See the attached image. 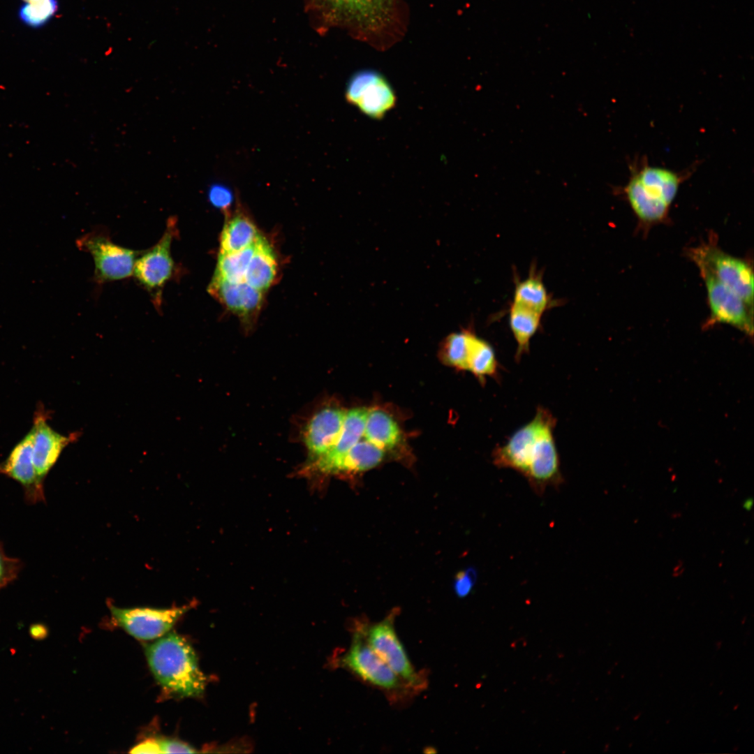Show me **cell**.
I'll list each match as a JSON object with an SVG mask.
<instances>
[{"mask_svg":"<svg viewBox=\"0 0 754 754\" xmlns=\"http://www.w3.org/2000/svg\"><path fill=\"white\" fill-rule=\"evenodd\" d=\"M346 99L364 115L380 119L396 104V94L379 73L364 71L355 74L346 89Z\"/></svg>","mask_w":754,"mask_h":754,"instance_id":"cell-9","label":"cell"},{"mask_svg":"<svg viewBox=\"0 0 754 754\" xmlns=\"http://www.w3.org/2000/svg\"><path fill=\"white\" fill-rule=\"evenodd\" d=\"M472 334V331L465 330L448 336L441 350L443 362L456 369L467 371V356Z\"/></svg>","mask_w":754,"mask_h":754,"instance_id":"cell-25","label":"cell"},{"mask_svg":"<svg viewBox=\"0 0 754 754\" xmlns=\"http://www.w3.org/2000/svg\"><path fill=\"white\" fill-rule=\"evenodd\" d=\"M346 411L337 406H326L316 412L307 422L303 441L309 461L327 452L338 440L343 428Z\"/></svg>","mask_w":754,"mask_h":754,"instance_id":"cell-15","label":"cell"},{"mask_svg":"<svg viewBox=\"0 0 754 754\" xmlns=\"http://www.w3.org/2000/svg\"><path fill=\"white\" fill-rule=\"evenodd\" d=\"M78 246L90 253L95 265V278L99 282L120 280L133 273L136 259L142 251L114 244L108 235L90 233L78 240Z\"/></svg>","mask_w":754,"mask_h":754,"instance_id":"cell-7","label":"cell"},{"mask_svg":"<svg viewBox=\"0 0 754 754\" xmlns=\"http://www.w3.org/2000/svg\"><path fill=\"white\" fill-rule=\"evenodd\" d=\"M369 410L355 408L346 411L343 425L334 445L325 454L309 461L300 470L301 475H334L347 452L364 435Z\"/></svg>","mask_w":754,"mask_h":754,"instance_id":"cell-12","label":"cell"},{"mask_svg":"<svg viewBox=\"0 0 754 754\" xmlns=\"http://www.w3.org/2000/svg\"><path fill=\"white\" fill-rule=\"evenodd\" d=\"M385 450L368 441H358L345 455L338 473H355L371 469L383 459Z\"/></svg>","mask_w":754,"mask_h":754,"instance_id":"cell-23","label":"cell"},{"mask_svg":"<svg viewBox=\"0 0 754 754\" xmlns=\"http://www.w3.org/2000/svg\"><path fill=\"white\" fill-rule=\"evenodd\" d=\"M177 234L175 219H170L160 240L150 249L142 251L135 260L133 274L151 296L158 309L162 302L163 289L171 279L174 271V260L171 255V244Z\"/></svg>","mask_w":754,"mask_h":754,"instance_id":"cell-5","label":"cell"},{"mask_svg":"<svg viewBox=\"0 0 754 754\" xmlns=\"http://www.w3.org/2000/svg\"><path fill=\"white\" fill-rule=\"evenodd\" d=\"M29 633L33 638L36 640H42L47 636V629L43 624H34L29 628Z\"/></svg>","mask_w":754,"mask_h":754,"instance_id":"cell-33","label":"cell"},{"mask_svg":"<svg viewBox=\"0 0 754 754\" xmlns=\"http://www.w3.org/2000/svg\"><path fill=\"white\" fill-rule=\"evenodd\" d=\"M475 571L467 569L459 571L454 579V590L459 598L466 597L471 591L475 581Z\"/></svg>","mask_w":754,"mask_h":754,"instance_id":"cell-30","label":"cell"},{"mask_svg":"<svg viewBox=\"0 0 754 754\" xmlns=\"http://www.w3.org/2000/svg\"><path fill=\"white\" fill-rule=\"evenodd\" d=\"M24 1H25L27 2H32V1H38V0H24Z\"/></svg>","mask_w":754,"mask_h":754,"instance_id":"cell-35","label":"cell"},{"mask_svg":"<svg viewBox=\"0 0 754 754\" xmlns=\"http://www.w3.org/2000/svg\"><path fill=\"white\" fill-rule=\"evenodd\" d=\"M343 665L358 677L386 691L399 689L403 682L368 644L363 625L357 626Z\"/></svg>","mask_w":754,"mask_h":754,"instance_id":"cell-11","label":"cell"},{"mask_svg":"<svg viewBox=\"0 0 754 754\" xmlns=\"http://www.w3.org/2000/svg\"><path fill=\"white\" fill-rule=\"evenodd\" d=\"M58 8L57 0H38L27 2L19 10L22 22L31 27H40L54 16Z\"/></svg>","mask_w":754,"mask_h":754,"instance_id":"cell-26","label":"cell"},{"mask_svg":"<svg viewBox=\"0 0 754 754\" xmlns=\"http://www.w3.org/2000/svg\"><path fill=\"white\" fill-rule=\"evenodd\" d=\"M364 436L367 441L383 450L394 448L401 437L394 419L380 409L369 410Z\"/></svg>","mask_w":754,"mask_h":754,"instance_id":"cell-21","label":"cell"},{"mask_svg":"<svg viewBox=\"0 0 754 754\" xmlns=\"http://www.w3.org/2000/svg\"><path fill=\"white\" fill-rule=\"evenodd\" d=\"M276 269L274 253L267 241L260 235L246 272L244 282L259 290H265L272 283Z\"/></svg>","mask_w":754,"mask_h":754,"instance_id":"cell-17","label":"cell"},{"mask_svg":"<svg viewBox=\"0 0 754 754\" xmlns=\"http://www.w3.org/2000/svg\"><path fill=\"white\" fill-rule=\"evenodd\" d=\"M130 753H161V751L156 739H149L134 746Z\"/></svg>","mask_w":754,"mask_h":754,"instance_id":"cell-32","label":"cell"},{"mask_svg":"<svg viewBox=\"0 0 754 754\" xmlns=\"http://www.w3.org/2000/svg\"><path fill=\"white\" fill-rule=\"evenodd\" d=\"M467 371L474 374L480 382L487 377L496 378L498 362L492 346L473 332L467 356Z\"/></svg>","mask_w":754,"mask_h":754,"instance_id":"cell-22","label":"cell"},{"mask_svg":"<svg viewBox=\"0 0 754 754\" xmlns=\"http://www.w3.org/2000/svg\"><path fill=\"white\" fill-rule=\"evenodd\" d=\"M689 256L697 267L707 269L753 309V271L747 261L727 253L710 242L692 249Z\"/></svg>","mask_w":754,"mask_h":754,"instance_id":"cell-4","label":"cell"},{"mask_svg":"<svg viewBox=\"0 0 754 754\" xmlns=\"http://www.w3.org/2000/svg\"><path fill=\"white\" fill-rule=\"evenodd\" d=\"M556 424L553 414L538 406L531 421L493 450V464L524 476L537 494L542 495L549 486H559L563 479L554 435Z\"/></svg>","mask_w":754,"mask_h":754,"instance_id":"cell-1","label":"cell"},{"mask_svg":"<svg viewBox=\"0 0 754 754\" xmlns=\"http://www.w3.org/2000/svg\"><path fill=\"white\" fill-rule=\"evenodd\" d=\"M161 753H194L197 751L188 744L172 739H156Z\"/></svg>","mask_w":754,"mask_h":754,"instance_id":"cell-31","label":"cell"},{"mask_svg":"<svg viewBox=\"0 0 754 754\" xmlns=\"http://www.w3.org/2000/svg\"><path fill=\"white\" fill-rule=\"evenodd\" d=\"M260 235L254 223L244 214L238 212L226 223L220 242V253H228L244 249L257 240Z\"/></svg>","mask_w":754,"mask_h":754,"instance_id":"cell-20","label":"cell"},{"mask_svg":"<svg viewBox=\"0 0 754 754\" xmlns=\"http://www.w3.org/2000/svg\"><path fill=\"white\" fill-rule=\"evenodd\" d=\"M256 241L250 246L239 251L220 253L215 274L232 283L244 281L247 267L256 249Z\"/></svg>","mask_w":754,"mask_h":754,"instance_id":"cell-24","label":"cell"},{"mask_svg":"<svg viewBox=\"0 0 754 754\" xmlns=\"http://www.w3.org/2000/svg\"><path fill=\"white\" fill-rule=\"evenodd\" d=\"M189 608V605L166 609L110 606L117 624L141 640H154L165 635Z\"/></svg>","mask_w":754,"mask_h":754,"instance_id":"cell-10","label":"cell"},{"mask_svg":"<svg viewBox=\"0 0 754 754\" xmlns=\"http://www.w3.org/2000/svg\"><path fill=\"white\" fill-rule=\"evenodd\" d=\"M207 290L228 309L245 320L255 315L262 305V291L244 281L232 283L214 274Z\"/></svg>","mask_w":754,"mask_h":754,"instance_id":"cell-16","label":"cell"},{"mask_svg":"<svg viewBox=\"0 0 754 754\" xmlns=\"http://www.w3.org/2000/svg\"><path fill=\"white\" fill-rule=\"evenodd\" d=\"M337 8L349 13L370 18L375 17L384 0H329Z\"/></svg>","mask_w":754,"mask_h":754,"instance_id":"cell-27","label":"cell"},{"mask_svg":"<svg viewBox=\"0 0 754 754\" xmlns=\"http://www.w3.org/2000/svg\"><path fill=\"white\" fill-rule=\"evenodd\" d=\"M48 413L39 406L34 415L32 458L38 477L44 481L57 461L63 450L75 440L76 435L65 436L53 429L47 423Z\"/></svg>","mask_w":754,"mask_h":754,"instance_id":"cell-13","label":"cell"},{"mask_svg":"<svg viewBox=\"0 0 754 754\" xmlns=\"http://www.w3.org/2000/svg\"><path fill=\"white\" fill-rule=\"evenodd\" d=\"M752 505H753V499L751 498H747L744 502V505H743L744 508L747 510H750L751 509V508H752Z\"/></svg>","mask_w":754,"mask_h":754,"instance_id":"cell-34","label":"cell"},{"mask_svg":"<svg viewBox=\"0 0 754 754\" xmlns=\"http://www.w3.org/2000/svg\"><path fill=\"white\" fill-rule=\"evenodd\" d=\"M0 474L21 485L29 503L45 501L44 481L37 475L32 458L31 430L13 447L7 458L0 463Z\"/></svg>","mask_w":754,"mask_h":754,"instance_id":"cell-14","label":"cell"},{"mask_svg":"<svg viewBox=\"0 0 754 754\" xmlns=\"http://www.w3.org/2000/svg\"><path fill=\"white\" fill-rule=\"evenodd\" d=\"M542 314L511 304L509 309V325L517 343L515 358L519 362L528 353L530 341L539 330Z\"/></svg>","mask_w":754,"mask_h":754,"instance_id":"cell-19","label":"cell"},{"mask_svg":"<svg viewBox=\"0 0 754 754\" xmlns=\"http://www.w3.org/2000/svg\"><path fill=\"white\" fill-rule=\"evenodd\" d=\"M208 198L213 206L226 209L232 203V193L225 185L214 184L209 189Z\"/></svg>","mask_w":754,"mask_h":754,"instance_id":"cell-29","label":"cell"},{"mask_svg":"<svg viewBox=\"0 0 754 754\" xmlns=\"http://www.w3.org/2000/svg\"><path fill=\"white\" fill-rule=\"evenodd\" d=\"M630 175L626 185L615 188L628 202L642 223L664 221L680 186L694 172L695 166L682 171L649 164L646 156H637L628 163Z\"/></svg>","mask_w":754,"mask_h":754,"instance_id":"cell-2","label":"cell"},{"mask_svg":"<svg viewBox=\"0 0 754 754\" xmlns=\"http://www.w3.org/2000/svg\"><path fill=\"white\" fill-rule=\"evenodd\" d=\"M151 672L168 693L180 697L200 695L206 677L189 643L175 633L165 634L145 647Z\"/></svg>","mask_w":754,"mask_h":754,"instance_id":"cell-3","label":"cell"},{"mask_svg":"<svg viewBox=\"0 0 754 754\" xmlns=\"http://www.w3.org/2000/svg\"><path fill=\"white\" fill-rule=\"evenodd\" d=\"M22 566L20 559L6 554L0 542V591L17 578Z\"/></svg>","mask_w":754,"mask_h":754,"instance_id":"cell-28","label":"cell"},{"mask_svg":"<svg viewBox=\"0 0 754 754\" xmlns=\"http://www.w3.org/2000/svg\"><path fill=\"white\" fill-rule=\"evenodd\" d=\"M396 613L392 612L380 622L363 625L367 641L376 653L401 680L406 687L420 689L424 681L411 664L394 626Z\"/></svg>","mask_w":754,"mask_h":754,"instance_id":"cell-6","label":"cell"},{"mask_svg":"<svg viewBox=\"0 0 754 754\" xmlns=\"http://www.w3.org/2000/svg\"><path fill=\"white\" fill-rule=\"evenodd\" d=\"M704 282L710 316L707 326L730 325L748 336L753 333V309L731 289L704 267H698Z\"/></svg>","mask_w":754,"mask_h":754,"instance_id":"cell-8","label":"cell"},{"mask_svg":"<svg viewBox=\"0 0 754 754\" xmlns=\"http://www.w3.org/2000/svg\"><path fill=\"white\" fill-rule=\"evenodd\" d=\"M512 304L542 314L552 306V300L543 283L542 274L531 267L528 276L515 283Z\"/></svg>","mask_w":754,"mask_h":754,"instance_id":"cell-18","label":"cell"}]
</instances>
